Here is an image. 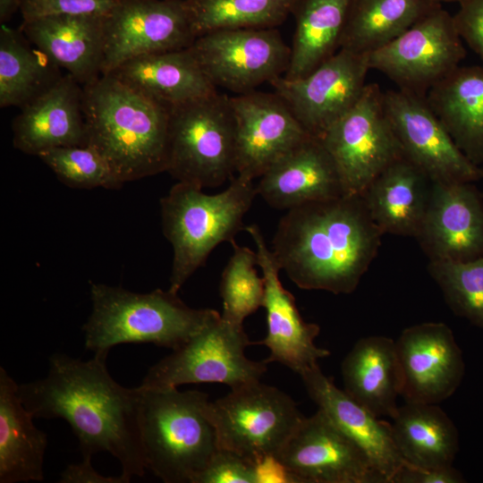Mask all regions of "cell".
<instances>
[{
	"label": "cell",
	"instance_id": "obj_1",
	"mask_svg": "<svg viewBox=\"0 0 483 483\" xmlns=\"http://www.w3.org/2000/svg\"><path fill=\"white\" fill-rule=\"evenodd\" d=\"M108 353L89 360L55 353L44 378L18 385V394L34 418L65 419L83 458L108 452L128 483L147 469L141 437V388H127L109 374Z\"/></svg>",
	"mask_w": 483,
	"mask_h": 483
},
{
	"label": "cell",
	"instance_id": "obj_2",
	"mask_svg": "<svg viewBox=\"0 0 483 483\" xmlns=\"http://www.w3.org/2000/svg\"><path fill=\"white\" fill-rule=\"evenodd\" d=\"M382 235L362 196L343 195L288 209L271 250L299 288L348 294L377 257Z\"/></svg>",
	"mask_w": 483,
	"mask_h": 483
},
{
	"label": "cell",
	"instance_id": "obj_3",
	"mask_svg": "<svg viewBox=\"0 0 483 483\" xmlns=\"http://www.w3.org/2000/svg\"><path fill=\"white\" fill-rule=\"evenodd\" d=\"M86 143L123 183L166 172L169 108L114 76L83 86Z\"/></svg>",
	"mask_w": 483,
	"mask_h": 483
},
{
	"label": "cell",
	"instance_id": "obj_4",
	"mask_svg": "<svg viewBox=\"0 0 483 483\" xmlns=\"http://www.w3.org/2000/svg\"><path fill=\"white\" fill-rule=\"evenodd\" d=\"M92 311L82 326L85 347L109 353L122 343H152L177 350L219 313L187 306L177 293L161 289L135 292L90 283Z\"/></svg>",
	"mask_w": 483,
	"mask_h": 483
},
{
	"label": "cell",
	"instance_id": "obj_5",
	"mask_svg": "<svg viewBox=\"0 0 483 483\" xmlns=\"http://www.w3.org/2000/svg\"><path fill=\"white\" fill-rule=\"evenodd\" d=\"M240 175L223 191L209 195L192 183L177 182L160 199L163 232L174 250L169 290H179L202 267L210 252L234 241L258 195L256 185Z\"/></svg>",
	"mask_w": 483,
	"mask_h": 483
},
{
	"label": "cell",
	"instance_id": "obj_6",
	"mask_svg": "<svg viewBox=\"0 0 483 483\" xmlns=\"http://www.w3.org/2000/svg\"><path fill=\"white\" fill-rule=\"evenodd\" d=\"M139 386L147 469L165 483H193L218 449L216 429L206 413L208 395L177 387Z\"/></svg>",
	"mask_w": 483,
	"mask_h": 483
},
{
	"label": "cell",
	"instance_id": "obj_7",
	"mask_svg": "<svg viewBox=\"0 0 483 483\" xmlns=\"http://www.w3.org/2000/svg\"><path fill=\"white\" fill-rule=\"evenodd\" d=\"M168 172L178 182L214 188L235 169V125L230 97L217 90L169 107Z\"/></svg>",
	"mask_w": 483,
	"mask_h": 483
},
{
	"label": "cell",
	"instance_id": "obj_8",
	"mask_svg": "<svg viewBox=\"0 0 483 483\" xmlns=\"http://www.w3.org/2000/svg\"><path fill=\"white\" fill-rule=\"evenodd\" d=\"M206 413L216 429L218 447L254 464L276 457L305 417L291 396L260 380L208 401Z\"/></svg>",
	"mask_w": 483,
	"mask_h": 483
},
{
	"label": "cell",
	"instance_id": "obj_9",
	"mask_svg": "<svg viewBox=\"0 0 483 483\" xmlns=\"http://www.w3.org/2000/svg\"><path fill=\"white\" fill-rule=\"evenodd\" d=\"M252 343L243 326L223 319L219 313L182 347L149 368L140 386L170 388L221 383L233 389L259 381L267 363L246 357L245 349Z\"/></svg>",
	"mask_w": 483,
	"mask_h": 483
},
{
	"label": "cell",
	"instance_id": "obj_10",
	"mask_svg": "<svg viewBox=\"0 0 483 483\" xmlns=\"http://www.w3.org/2000/svg\"><path fill=\"white\" fill-rule=\"evenodd\" d=\"M337 169L344 195H361L402 157L384 106V92L367 83L357 103L319 138Z\"/></svg>",
	"mask_w": 483,
	"mask_h": 483
},
{
	"label": "cell",
	"instance_id": "obj_11",
	"mask_svg": "<svg viewBox=\"0 0 483 483\" xmlns=\"http://www.w3.org/2000/svg\"><path fill=\"white\" fill-rule=\"evenodd\" d=\"M466 56L453 15L436 7L386 46L369 54V69L377 70L398 89L426 96Z\"/></svg>",
	"mask_w": 483,
	"mask_h": 483
},
{
	"label": "cell",
	"instance_id": "obj_12",
	"mask_svg": "<svg viewBox=\"0 0 483 483\" xmlns=\"http://www.w3.org/2000/svg\"><path fill=\"white\" fill-rule=\"evenodd\" d=\"M188 48L216 89L237 95L284 76L291 56L275 28L216 30L197 37Z\"/></svg>",
	"mask_w": 483,
	"mask_h": 483
},
{
	"label": "cell",
	"instance_id": "obj_13",
	"mask_svg": "<svg viewBox=\"0 0 483 483\" xmlns=\"http://www.w3.org/2000/svg\"><path fill=\"white\" fill-rule=\"evenodd\" d=\"M102 75L154 53L188 48L195 39L182 0H114L103 16Z\"/></svg>",
	"mask_w": 483,
	"mask_h": 483
},
{
	"label": "cell",
	"instance_id": "obj_14",
	"mask_svg": "<svg viewBox=\"0 0 483 483\" xmlns=\"http://www.w3.org/2000/svg\"><path fill=\"white\" fill-rule=\"evenodd\" d=\"M369 70V54L340 48L306 76H281L270 85L307 132L319 139L360 99Z\"/></svg>",
	"mask_w": 483,
	"mask_h": 483
},
{
	"label": "cell",
	"instance_id": "obj_15",
	"mask_svg": "<svg viewBox=\"0 0 483 483\" xmlns=\"http://www.w3.org/2000/svg\"><path fill=\"white\" fill-rule=\"evenodd\" d=\"M384 106L402 156L432 182L482 179L429 106L426 96L398 89L384 92Z\"/></svg>",
	"mask_w": 483,
	"mask_h": 483
},
{
	"label": "cell",
	"instance_id": "obj_16",
	"mask_svg": "<svg viewBox=\"0 0 483 483\" xmlns=\"http://www.w3.org/2000/svg\"><path fill=\"white\" fill-rule=\"evenodd\" d=\"M276 458L298 483H386L319 409L303 418Z\"/></svg>",
	"mask_w": 483,
	"mask_h": 483
},
{
	"label": "cell",
	"instance_id": "obj_17",
	"mask_svg": "<svg viewBox=\"0 0 483 483\" xmlns=\"http://www.w3.org/2000/svg\"><path fill=\"white\" fill-rule=\"evenodd\" d=\"M235 125L237 175L254 180L308 140L309 135L275 92L230 97Z\"/></svg>",
	"mask_w": 483,
	"mask_h": 483
},
{
	"label": "cell",
	"instance_id": "obj_18",
	"mask_svg": "<svg viewBox=\"0 0 483 483\" xmlns=\"http://www.w3.org/2000/svg\"><path fill=\"white\" fill-rule=\"evenodd\" d=\"M244 229L253 239L258 266L262 270L265 281L262 307L266 310L267 335L263 340L253 343L262 344L269 349L270 354L264 360L266 363L278 362L301 375L318 365L319 359L328 357L330 352L315 344L320 327L302 318L295 298L282 285L279 278L281 267L259 227L252 224Z\"/></svg>",
	"mask_w": 483,
	"mask_h": 483
},
{
	"label": "cell",
	"instance_id": "obj_19",
	"mask_svg": "<svg viewBox=\"0 0 483 483\" xmlns=\"http://www.w3.org/2000/svg\"><path fill=\"white\" fill-rule=\"evenodd\" d=\"M395 345L405 402L437 404L457 390L465 365L447 325L424 322L409 326Z\"/></svg>",
	"mask_w": 483,
	"mask_h": 483
},
{
	"label": "cell",
	"instance_id": "obj_20",
	"mask_svg": "<svg viewBox=\"0 0 483 483\" xmlns=\"http://www.w3.org/2000/svg\"><path fill=\"white\" fill-rule=\"evenodd\" d=\"M415 238L429 261L466 262L482 257L483 198L473 182H432Z\"/></svg>",
	"mask_w": 483,
	"mask_h": 483
},
{
	"label": "cell",
	"instance_id": "obj_21",
	"mask_svg": "<svg viewBox=\"0 0 483 483\" xmlns=\"http://www.w3.org/2000/svg\"><path fill=\"white\" fill-rule=\"evenodd\" d=\"M300 376L318 409L360 448L386 482L393 483L402 460L394 442L391 423L380 419L339 389L318 364Z\"/></svg>",
	"mask_w": 483,
	"mask_h": 483
},
{
	"label": "cell",
	"instance_id": "obj_22",
	"mask_svg": "<svg viewBox=\"0 0 483 483\" xmlns=\"http://www.w3.org/2000/svg\"><path fill=\"white\" fill-rule=\"evenodd\" d=\"M83 86L67 73L23 106L13 119L15 148L33 156L66 146L85 145Z\"/></svg>",
	"mask_w": 483,
	"mask_h": 483
},
{
	"label": "cell",
	"instance_id": "obj_23",
	"mask_svg": "<svg viewBox=\"0 0 483 483\" xmlns=\"http://www.w3.org/2000/svg\"><path fill=\"white\" fill-rule=\"evenodd\" d=\"M259 178L258 195L277 209L288 210L344 195L332 157L315 137L297 146Z\"/></svg>",
	"mask_w": 483,
	"mask_h": 483
},
{
	"label": "cell",
	"instance_id": "obj_24",
	"mask_svg": "<svg viewBox=\"0 0 483 483\" xmlns=\"http://www.w3.org/2000/svg\"><path fill=\"white\" fill-rule=\"evenodd\" d=\"M103 16L47 15L25 20L26 38L84 86L102 75Z\"/></svg>",
	"mask_w": 483,
	"mask_h": 483
},
{
	"label": "cell",
	"instance_id": "obj_25",
	"mask_svg": "<svg viewBox=\"0 0 483 483\" xmlns=\"http://www.w3.org/2000/svg\"><path fill=\"white\" fill-rule=\"evenodd\" d=\"M431 186L428 177L402 156L384 169L361 196L383 234L416 237Z\"/></svg>",
	"mask_w": 483,
	"mask_h": 483
},
{
	"label": "cell",
	"instance_id": "obj_26",
	"mask_svg": "<svg viewBox=\"0 0 483 483\" xmlns=\"http://www.w3.org/2000/svg\"><path fill=\"white\" fill-rule=\"evenodd\" d=\"M109 74L168 108L217 90L189 48L139 56Z\"/></svg>",
	"mask_w": 483,
	"mask_h": 483
},
{
	"label": "cell",
	"instance_id": "obj_27",
	"mask_svg": "<svg viewBox=\"0 0 483 483\" xmlns=\"http://www.w3.org/2000/svg\"><path fill=\"white\" fill-rule=\"evenodd\" d=\"M344 391L377 417L392 418L402 380L395 341L372 335L358 340L341 365Z\"/></svg>",
	"mask_w": 483,
	"mask_h": 483
},
{
	"label": "cell",
	"instance_id": "obj_28",
	"mask_svg": "<svg viewBox=\"0 0 483 483\" xmlns=\"http://www.w3.org/2000/svg\"><path fill=\"white\" fill-rule=\"evenodd\" d=\"M426 98L456 146L482 166L483 65L458 66L435 84Z\"/></svg>",
	"mask_w": 483,
	"mask_h": 483
},
{
	"label": "cell",
	"instance_id": "obj_29",
	"mask_svg": "<svg viewBox=\"0 0 483 483\" xmlns=\"http://www.w3.org/2000/svg\"><path fill=\"white\" fill-rule=\"evenodd\" d=\"M18 384L0 367V482L42 481L47 435L33 423Z\"/></svg>",
	"mask_w": 483,
	"mask_h": 483
},
{
	"label": "cell",
	"instance_id": "obj_30",
	"mask_svg": "<svg viewBox=\"0 0 483 483\" xmlns=\"http://www.w3.org/2000/svg\"><path fill=\"white\" fill-rule=\"evenodd\" d=\"M392 435L403 462L424 468L453 465L459 434L436 404L405 402L391 418Z\"/></svg>",
	"mask_w": 483,
	"mask_h": 483
},
{
	"label": "cell",
	"instance_id": "obj_31",
	"mask_svg": "<svg viewBox=\"0 0 483 483\" xmlns=\"http://www.w3.org/2000/svg\"><path fill=\"white\" fill-rule=\"evenodd\" d=\"M352 0H299L288 80L306 76L340 49Z\"/></svg>",
	"mask_w": 483,
	"mask_h": 483
},
{
	"label": "cell",
	"instance_id": "obj_32",
	"mask_svg": "<svg viewBox=\"0 0 483 483\" xmlns=\"http://www.w3.org/2000/svg\"><path fill=\"white\" fill-rule=\"evenodd\" d=\"M63 77L61 68L21 30L1 25L0 106L22 108Z\"/></svg>",
	"mask_w": 483,
	"mask_h": 483
},
{
	"label": "cell",
	"instance_id": "obj_33",
	"mask_svg": "<svg viewBox=\"0 0 483 483\" xmlns=\"http://www.w3.org/2000/svg\"><path fill=\"white\" fill-rule=\"evenodd\" d=\"M440 5L432 0H352L340 48L369 54Z\"/></svg>",
	"mask_w": 483,
	"mask_h": 483
},
{
	"label": "cell",
	"instance_id": "obj_34",
	"mask_svg": "<svg viewBox=\"0 0 483 483\" xmlns=\"http://www.w3.org/2000/svg\"><path fill=\"white\" fill-rule=\"evenodd\" d=\"M299 0H182L195 37L234 29L275 28L293 13Z\"/></svg>",
	"mask_w": 483,
	"mask_h": 483
},
{
	"label": "cell",
	"instance_id": "obj_35",
	"mask_svg": "<svg viewBox=\"0 0 483 483\" xmlns=\"http://www.w3.org/2000/svg\"><path fill=\"white\" fill-rule=\"evenodd\" d=\"M233 251L221 275L223 319L242 326L244 319L262 307L265 281L258 274L257 253L231 242Z\"/></svg>",
	"mask_w": 483,
	"mask_h": 483
},
{
	"label": "cell",
	"instance_id": "obj_36",
	"mask_svg": "<svg viewBox=\"0 0 483 483\" xmlns=\"http://www.w3.org/2000/svg\"><path fill=\"white\" fill-rule=\"evenodd\" d=\"M428 270L453 312L483 329V256L466 262L429 261Z\"/></svg>",
	"mask_w": 483,
	"mask_h": 483
},
{
	"label": "cell",
	"instance_id": "obj_37",
	"mask_svg": "<svg viewBox=\"0 0 483 483\" xmlns=\"http://www.w3.org/2000/svg\"><path fill=\"white\" fill-rule=\"evenodd\" d=\"M38 157L69 187L118 189L123 184L107 161L88 145L55 148Z\"/></svg>",
	"mask_w": 483,
	"mask_h": 483
},
{
	"label": "cell",
	"instance_id": "obj_38",
	"mask_svg": "<svg viewBox=\"0 0 483 483\" xmlns=\"http://www.w3.org/2000/svg\"><path fill=\"white\" fill-rule=\"evenodd\" d=\"M193 483H258V479L254 463L218 447Z\"/></svg>",
	"mask_w": 483,
	"mask_h": 483
},
{
	"label": "cell",
	"instance_id": "obj_39",
	"mask_svg": "<svg viewBox=\"0 0 483 483\" xmlns=\"http://www.w3.org/2000/svg\"><path fill=\"white\" fill-rule=\"evenodd\" d=\"M114 0H21L23 21L47 15H104Z\"/></svg>",
	"mask_w": 483,
	"mask_h": 483
},
{
	"label": "cell",
	"instance_id": "obj_40",
	"mask_svg": "<svg viewBox=\"0 0 483 483\" xmlns=\"http://www.w3.org/2000/svg\"><path fill=\"white\" fill-rule=\"evenodd\" d=\"M459 5L458 12L453 15L456 31L483 65V0H462Z\"/></svg>",
	"mask_w": 483,
	"mask_h": 483
},
{
	"label": "cell",
	"instance_id": "obj_41",
	"mask_svg": "<svg viewBox=\"0 0 483 483\" xmlns=\"http://www.w3.org/2000/svg\"><path fill=\"white\" fill-rule=\"evenodd\" d=\"M464 478L452 466L441 468L417 467L402 462L393 483H462Z\"/></svg>",
	"mask_w": 483,
	"mask_h": 483
},
{
	"label": "cell",
	"instance_id": "obj_42",
	"mask_svg": "<svg viewBox=\"0 0 483 483\" xmlns=\"http://www.w3.org/2000/svg\"><path fill=\"white\" fill-rule=\"evenodd\" d=\"M61 483H124L121 476L106 477L97 472L91 458H83L80 463L71 464L61 473Z\"/></svg>",
	"mask_w": 483,
	"mask_h": 483
},
{
	"label": "cell",
	"instance_id": "obj_43",
	"mask_svg": "<svg viewBox=\"0 0 483 483\" xmlns=\"http://www.w3.org/2000/svg\"><path fill=\"white\" fill-rule=\"evenodd\" d=\"M258 483H298L297 479L275 456L255 462Z\"/></svg>",
	"mask_w": 483,
	"mask_h": 483
},
{
	"label": "cell",
	"instance_id": "obj_44",
	"mask_svg": "<svg viewBox=\"0 0 483 483\" xmlns=\"http://www.w3.org/2000/svg\"><path fill=\"white\" fill-rule=\"evenodd\" d=\"M21 0H0L1 24L8 21L16 11L21 8Z\"/></svg>",
	"mask_w": 483,
	"mask_h": 483
},
{
	"label": "cell",
	"instance_id": "obj_45",
	"mask_svg": "<svg viewBox=\"0 0 483 483\" xmlns=\"http://www.w3.org/2000/svg\"><path fill=\"white\" fill-rule=\"evenodd\" d=\"M436 4H442L444 3H457L460 4L462 0H432Z\"/></svg>",
	"mask_w": 483,
	"mask_h": 483
},
{
	"label": "cell",
	"instance_id": "obj_46",
	"mask_svg": "<svg viewBox=\"0 0 483 483\" xmlns=\"http://www.w3.org/2000/svg\"><path fill=\"white\" fill-rule=\"evenodd\" d=\"M481 167V172H482V179H483V165L480 166Z\"/></svg>",
	"mask_w": 483,
	"mask_h": 483
}]
</instances>
